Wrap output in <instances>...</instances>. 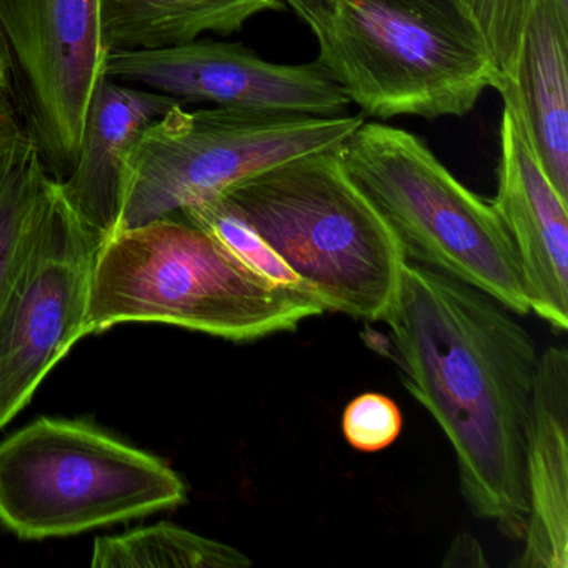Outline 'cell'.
Returning a JSON list of instances; mask_svg holds the SVG:
<instances>
[{
	"instance_id": "5",
	"label": "cell",
	"mask_w": 568,
	"mask_h": 568,
	"mask_svg": "<svg viewBox=\"0 0 568 568\" xmlns=\"http://www.w3.org/2000/svg\"><path fill=\"white\" fill-rule=\"evenodd\" d=\"M337 152L407 258L485 292L511 314L530 312L517 252L497 212L420 139L364 121Z\"/></svg>"
},
{
	"instance_id": "16",
	"label": "cell",
	"mask_w": 568,
	"mask_h": 568,
	"mask_svg": "<svg viewBox=\"0 0 568 568\" xmlns=\"http://www.w3.org/2000/svg\"><path fill=\"white\" fill-rule=\"evenodd\" d=\"M98 568H241L251 558L237 548L202 537L171 521L99 537L92 548Z\"/></svg>"
},
{
	"instance_id": "19",
	"label": "cell",
	"mask_w": 568,
	"mask_h": 568,
	"mask_svg": "<svg viewBox=\"0 0 568 568\" xmlns=\"http://www.w3.org/2000/svg\"><path fill=\"white\" fill-rule=\"evenodd\" d=\"M480 28L498 72L517 79L524 36L535 0H458Z\"/></svg>"
},
{
	"instance_id": "17",
	"label": "cell",
	"mask_w": 568,
	"mask_h": 568,
	"mask_svg": "<svg viewBox=\"0 0 568 568\" xmlns=\"http://www.w3.org/2000/svg\"><path fill=\"white\" fill-rule=\"evenodd\" d=\"M48 178L41 149L26 131L0 174V297L21 257Z\"/></svg>"
},
{
	"instance_id": "6",
	"label": "cell",
	"mask_w": 568,
	"mask_h": 568,
	"mask_svg": "<svg viewBox=\"0 0 568 568\" xmlns=\"http://www.w3.org/2000/svg\"><path fill=\"white\" fill-rule=\"evenodd\" d=\"M187 500L161 458L92 425L42 417L0 442V524L26 540L69 537Z\"/></svg>"
},
{
	"instance_id": "23",
	"label": "cell",
	"mask_w": 568,
	"mask_h": 568,
	"mask_svg": "<svg viewBox=\"0 0 568 568\" xmlns=\"http://www.w3.org/2000/svg\"><path fill=\"white\" fill-rule=\"evenodd\" d=\"M285 6L292 9L298 18L315 11V9L331 8L335 0H282Z\"/></svg>"
},
{
	"instance_id": "22",
	"label": "cell",
	"mask_w": 568,
	"mask_h": 568,
	"mask_svg": "<svg viewBox=\"0 0 568 568\" xmlns=\"http://www.w3.org/2000/svg\"><path fill=\"white\" fill-rule=\"evenodd\" d=\"M484 554L480 545L468 534H462L448 548L444 567H485Z\"/></svg>"
},
{
	"instance_id": "3",
	"label": "cell",
	"mask_w": 568,
	"mask_h": 568,
	"mask_svg": "<svg viewBox=\"0 0 568 568\" xmlns=\"http://www.w3.org/2000/svg\"><path fill=\"white\" fill-rule=\"evenodd\" d=\"M301 19L317 39L318 64L364 118H464L501 85L458 0H335Z\"/></svg>"
},
{
	"instance_id": "21",
	"label": "cell",
	"mask_w": 568,
	"mask_h": 568,
	"mask_svg": "<svg viewBox=\"0 0 568 568\" xmlns=\"http://www.w3.org/2000/svg\"><path fill=\"white\" fill-rule=\"evenodd\" d=\"M26 131L19 124L9 88H0V174L6 171Z\"/></svg>"
},
{
	"instance_id": "4",
	"label": "cell",
	"mask_w": 568,
	"mask_h": 568,
	"mask_svg": "<svg viewBox=\"0 0 568 568\" xmlns=\"http://www.w3.org/2000/svg\"><path fill=\"white\" fill-rule=\"evenodd\" d=\"M337 149L288 159L221 195L304 281L325 312L381 322L394 305L408 258L348 178Z\"/></svg>"
},
{
	"instance_id": "1",
	"label": "cell",
	"mask_w": 568,
	"mask_h": 568,
	"mask_svg": "<svg viewBox=\"0 0 568 568\" xmlns=\"http://www.w3.org/2000/svg\"><path fill=\"white\" fill-rule=\"evenodd\" d=\"M382 322L405 385L454 448L468 507L521 540L534 338L490 295L410 262Z\"/></svg>"
},
{
	"instance_id": "10",
	"label": "cell",
	"mask_w": 568,
	"mask_h": 568,
	"mask_svg": "<svg viewBox=\"0 0 568 568\" xmlns=\"http://www.w3.org/2000/svg\"><path fill=\"white\" fill-rule=\"evenodd\" d=\"M105 78L138 85L182 104L344 118L351 101L317 61L285 65L264 61L252 49L194 41L152 51H112Z\"/></svg>"
},
{
	"instance_id": "20",
	"label": "cell",
	"mask_w": 568,
	"mask_h": 568,
	"mask_svg": "<svg viewBox=\"0 0 568 568\" xmlns=\"http://www.w3.org/2000/svg\"><path fill=\"white\" fill-rule=\"evenodd\" d=\"M400 408L387 395L367 392L345 407L342 430L352 447L361 452H378L390 447L402 432Z\"/></svg>"
},
{
	"instance_id": "11",
	"label": "cell",
	"mask_w": 568,
	"mask_h": 568,
	"mask_svg": "<svg viewBox=\"0 0 568 568\" xmlns=\"http://www.w3.org/2000/svg\"><path fill=\"white\" fill-rule=\"evenodd\" d=\"M497 195L491 207L507 229L530 311L555 331L568 328V201L551 184L531 141L517 81L505 79Z\"/></svg>"
},
{
	"instance_id": "8",
	"label": "cell",
	"mask_w": 568,
	"mask_h": 568,
	"mask_svg": "<svg viewBox=\"0 0 568 568\" xmlns=\"http://www.w3.org/2000/svg\"><path fill=\"white\" fill-rule=\"evenodd\" d=\"M102 237L49 175L18 265L0 297V428L85 337Z\"/></svg>"
},
{
	"instance_id": "13",
	"label": "cell",
	"mask_w": 568,
	"mask_h": 568,
	"mask_svg": "<svg viewBox=\"0 0 568 568\" xmlns=\"http://www.w3.org/2000/svg\"><path fill=\"white\" fill-rule=\"evenodd\" d=\"M182 104L138 85L102 78L89 102L78 158L59 181L72 207L101 235L118 229L124 201L125 161L145 128Z\"/></svg>"
},
{
	"instance_id": "24",
	"label": "cell",
	"mask_w": 568,
	"mask_h": 568,
	"mask_svg": "<svg viewBox=\"0 0 568 568\" xmlns=\"http://www.w3.org/2000/svg\"><path fill=\"white\" fill-rule=\"evenodd\" d=\"M11 58H9L8 45L0 34V88H9L11 81Z\"/></svg>"
},
{
	"instance_id": "15",
	"label": "cell",
	"mask_w": 568,
	"mask_h": 568,
	"mask_svg": "<svg viewBox=\"0 0 568 568\" xmlns=\"http://www.w3.org/2000/svg\"><path fill=\"white\" fill-rule=\"evenodd\" d=\"M282 0H101L109 51H152L197 41L212 32L232 36L255 16L281 12Z\"/></svg>"
},
{
	"instance_id": "12",
	"label": "cell",
	"mask_w": 568,
	"mask_h": 568,
	"mask_svg": "<svg viewBox=\"0 0 568 568\" xmlns=\"http://www.w3.org/2000/svg\"><path fill=\"white\" fill-rule=\"evenodd\" d=\"M527 525L517 567H568V354L538 358L525 450Z\"/></svg>"
},
{
	"instance_id": "9",
	"label": "cell",
	"mask_w": 568,
	"mask_h": 568,
	"mask_svg": "<svg viewBox=\"0 0 568 568\" xmlns=\"http://www.w3.org/2000/svg\"><path fill=\"white\" fill-rule=\"evenodd\" d=\"M0 34L45 169L68 175L109 51L101 0H0ZM64 179V178H62Z\"/></svg>"
},
{
	"instance_id": "14",
	"label": "cell",
	"mask_w": 568,
	"mask_h": 568,
	"mask_svg": "<svg viewBox=\"0 0 568 568\" xmlns=\"http://www.w3.org/2000/svg\"><path fill=\"white\" fill-rule=\"evenodd\" d=\"M568 12L535 0L524 36L517 84L541 165L568 201Z\"/></svg>"
},
{
	"instance_id": "25",
	"label": "cell",
	"mask_w": 568,
	"mask_h": 568,
	"mask_svg": "<svg viewBox=\"0 0 568 568\" xmlns=\"http://www.w3.org/2000/svg\"><path fill=\"white\" fill-rule=\"evenodd\" d=\"M558 6H560L561 11L568 12V0H557Z\"/></svg>"
},
{
	"instance_id": "2",
	"label": "cell",
	"mask_w": 568,
	"mask_h": 568,
	"mask_svg": "<svg viewBox=\"0 0 568 568\" xmlns=\"http://www.w3.org/2000/svg\"><path fill=\"white\" fill-rule=\"evenodd\" d=\"M324 312L314 295L261 277L207 232L169 215L101 242L84 332L154 322L254 342Z\"/></svg>"
},
{
	"instance_id": "7",
	"label": "cell",
	"mask_w": 568,
	"mask_h": 568,
	"mask_svg": "<svg viewBox=\"0 0 568 568\" xmlns=\"http://www.w3.org/2000/svg\"><path fill=\"white\" fill-rule=\"evenodd\" d=\"M364 121V114L314 118L174 105L145 128L129 151L114 232L179 215L288 159L341 148Z\"/></svg>"
},
{
	"instance_id": "18",
	"label": "cell",
	"mask_w": 568,
	"mask_h": 568,
	"mask_svg": "<svg viewBox=\"0 0 568 568\" xmlns=\"http://www.w3.org/2000/svg\"><path fill=\"white\" fill-rule=\"evenodd\" d=\"M179 215L207 232L222 247L227 248L234 257H237L245 267L251 268L261 277L281 285V287L314 295L304 281L272 251L271 245L257 234V231L248 224L247 219L224 195H217L211 201L192 205Z\"/></svg>"
}]
</instances>
